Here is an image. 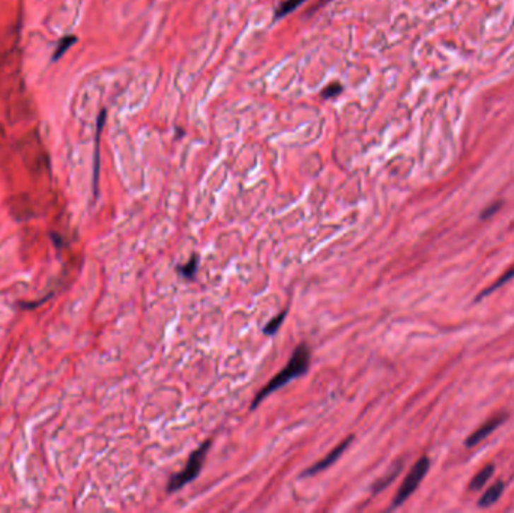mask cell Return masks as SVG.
<instances>
[{"instance_id":"6da1fadb","label":"cell","mask_w":514,"mask_h":513,"mask_svg":"<svg viewBox=\"0 0 514 513\" xmlns=\"http://www.w3.org/2000/svg\"><path fill=\"white\" fill-rule=\"evenodd\" d=\"M310 360H312V352H310L308 345L307 343L298 345L291 357V360L284 366V369H281V371L255 396L253 402H251V410H256L262 400L267 399L276 390L284 387L289 381L305 375L308 372Z\"/></svg>"},{"instance_id":"7a4b0ae2","label":"cell","mask_w":514,"mask_h":513,"mask_svg":"<svg viewBox=\"0 0 514 513\" xmlns=\"http://www.w3.org/2000/svg\"><path fill=\"white\" fill-rule=\"evenodd\" d=\"M211 446H212V441L206 439L205 443H201L196 450H193V453H191L185 463V468L170 477L169 483H167V492H170V494L177 492L179 489L184 488L185 485H188L189 482H193L196 479L201 471L203 462H205V458L208 455Z\"/></svg>"},{"instance_id":"3957f363","label":"cell","mask_w":514,"mask_h":513,"mask_svg":"<svg viewBox=\"0 0 514 513\" xmlns=\"http://www.w3.org/2000/svg\"><path fill=\"white\" fill-rule=\"evenodd\" d=\"M428 467H430V461L427 456H423L415 462V465L411 468L408 475H406V479L403 480L402 486L399 488L396 497H394L391 507H399L415 492V489L423 482L424 475L427 474Z\"/></svg>"},{"instance_id":"277c9868","label":"cell","mask_w":514,"mask_h":513,"mask_svg":"<svg viewBox=\"0 0 514 513\" xmlns=\"http://www.w3.org/2000/svg\"><path fill=\"white\" fill-rule=\"evenodd\" d=\"M352 439H354V437H348V438H346L344 441H341V443H340L336 449L331 450L324 459L319 461V462H316V463H315V465H312V467H310L308 470H305V471L303 473V475H313V474H316V473H320V471L327 470L328 467H331V465H332L334 462H336V461H337V459L343 455V451L351 446Z\"/></svg>"},{"instance_id":"5b68a950","label":"cell","mask_w":514,"mask_h":513,"mask_svg":"<svg viewBox=\"0 0 514 513\" xmlns=\"http://www.w3.org/2000/svg\"><path fill=\"white\" fill-rule=\"evenodd\" d=\"M504 420H506V415H504V414H499V415H496V417H492V419L487 420L484 425H481L480 427H478L477 431H475L471 437L466 438L465 444L468 446V447H472V446L478 444V443H480V441H483V439H484L489 434H492V432L495 431V429H496V427H498L502 422H504Z\"/></svg>"},{"instance_id":"8992f818","label":"cell","mask_w":514,"mask_h":513,"mask_svg":"<svg viewBox=\"0 0 514 513\" xmlns=\"http://www.w3.org/2000/svg\"><path fill=\"white\" fill-rule=\"evenodd\" d=\"M504 492V483L502 482H496L492 486H490L487 491L483 494V497L478 501V506L480 507H489L492 506L493 503L499 500V497Z\"/></svg>"},{"instance_id":"52a82bcc","label":"cell","mask_w":514,"mask_h":513,"mask_svg":"<svg viewBox=\"0 0 514 513\" xmlns=\"http://www.w3.org/2000/svg\"><path fill=\"white\" fill-rule=\"evenodd\" d=\"M493 471H495L493 465L489 463V465H486L484 468L480 470V473H477L475 477L472 479V482L469 483L471 491H478V489H481L484 486V483L490 479V477H492Z\"/></svg>"},{"instance_id":"ba28073f","label":"cell","mask_w":514,"mask_h":513,"mask_svg":"<svg viewBox=\"0 0 514 513\" xmlns=\"http://www.w3.org/2000/svg\"><path fill=\"white\" fill-rule=\"evenodd\" d=\"M197 268H199V258L197 256H193V258H191L187 262V264L179 265L177 267V271L185 279H194L196 272H197Z\"/></svg>"},{"instance_id":"9c48e42d","label":"cell","mask_w":514,"mask_h":513,"mask_svg":"<svg viewBox=\"0 0 514 513\" xmlns=\"http://www.w3.org/2000/svg\"><path fill=\"white\" fill-rule=\"evenodd\" d=\"M286 315H288V310H283L281 313H279L276 318H272V319L268 322V324H267V325H265V328H264V333L267 334V336H274V334H276V333L280 330V327H281V324H283V321H284Z\"/></svg>"},{"instance_id":"30bf717a","label":"cell","mask_w":514,"mask_h":513,"mask_svg":"<svg viewBox=\"0 0 514 513\" xmlns=\"http://www.w3.org/2000/svg\"><path fill=\"white\" fill-rule=\"evenodd\" d=\"M303 2H304V0H286V2H283V4L280 5V8L277 9L276 18H280V17L288 16L289 13H292L293 9H296L298 6H300Z\"/></svg>"},{"instance_id":"8fae6325","label":"cell","mask_w":514,"mask_h":513,"mask_svg":"<svg viewBox=\"0 0 514 513\" xmlns=\"http://www.w3.org/2000/svg\"><path fill=\"white\" fill-rule=\"evenodd\" d=\"M77 40H76V37H65V38H62V41H61V44H59L57 45V49H56V53H54V56H53V59H54V61H56V59L57 57H61V56H64V53L69 49V47L71 45H73L74 42H76Z\"/></svg>"},{"instance_id":"7c38bea8","label":"cell","mask_w":514,"mask_h":513,"mask_svg":"<svg viewBox=\"0 0 514 513\" xmlns=\"http://www.w3.org/2000/svg\"><path fill=\"white\" fill-rule=\"evenodd\" d=\"M399 471H400V465H397V467L396 468H394V471L392 473H390L388 475H385L384 477V479H382L379 483H376L375 486H373V494H376V492H380L382 491V489H384L388 483H391L392 480H394V477H396L397 474H399Z\"/></svg>"},{"instance_id":"4fadbf2b","label":"cell","mask_w":514,"mask_h":513,"mask_svg":"<svg viewBox=\"0 0 514 513\" xmlns=\"http://www.w3.org/2000/svg\"><path fill=\"white\" fill-rule=\"evenodd\" d=\"M513 276H514V270L508 271V272L506 274V276H502V277H501V279H499V280H498V282H496V283H495L493 286H490V288H489L487 291H484V292L481 294V296H484V295H486V294H489V292H493V291H496V289L499 288V286H501L502 283H506V282H507V280H510V279H511Z\"/></svg>"},{"instance_id":"5bb4252c","label":"cell","mask_w":514,"mask_h":513,"mask_svg":"<svg viewBox=\"0 0 514 513\" xmlns=\"http://www.w3.org/2000/svg\"><path fill=\"white\" fill-rule=\"evenodd\" d=\"M341 92V86L340 85H332V86H329L325 92H324V97L325 98H334V97H336V95L337 93H340Z\"/></svg>"},{"instance_id":"9a60e30c","label":"cell","mask_w":514,"mask_h":513,"mask_svg":"<svg viewBox=\"0 0 514 513\" xmlns=\"http://www.w3.org/2000/svg\"><path fill=\"white\" fill-rule=\"evenodd\" d=\"M501 207V204H499V202H498V204H495L493 207H489L486 211H484V214H483V219H487V217H490V216H492V214L498 209Z\"/></svg>"}]
</instances>
